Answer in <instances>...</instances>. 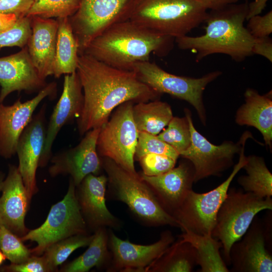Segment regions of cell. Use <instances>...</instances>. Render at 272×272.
I'll use <instances>...</instances> for the list:
<instances>
[{
  "label": "cell",
  "instance_id": "obj_1",
  "mask_svg": "<svg viewBox=\"0 0 272 272\" xmlns=\"http://www.w3.org/2000/svg\"><path fill=\"white\" fill-rule=\"evenodd\" d=\"M77 73L84 95V106L78 118L80 135L100 128L121 104L159 100L162 94L141 82L133 71L118 69L86 53L79 55Z\"/></svg>",
  "mask_w": 272,
  "mask_h": 272
},
{
  "label": "cell",
  "instance_id": "obj_2",
  "mask_svg": "<svg viewBox=\"0 0 272 272\" xmlns=\"http://www.w3.org/2000/svg\"><path fill=\"white\" fill-rule=\"evenodd\" d=\"M175 38L144 28L129 20L117 23L95 38L83 53L113 67L132 71L133 65L149 61L152 53L164 56Z\"/></svg>",
  "mask_w": 272,
  "mask_h": 272
},
{
  "label": "cell",
  "instance_id": "obj_3",
  "mask_svg": "<svg viewBox=\"0 0 272 272\" xmlns=\"http://www.w3.org/2000/svg\"><path fill=\"white\" fill-rule=\"evenodd\" d=\"M248 0L210 10L203 22L205 33L198 36L187 35L175 38L179 48L194 52L197 61L216 53L227 55L237 62L252 54L254 38L244 23L246 20Z\"/></svg>",
  "mask_w": 272,
  "mask_h": 272
},
{
  "label": "cell",
  "instance_id": "obj_4",
  "mask_svg": "<svg viewBox=\"0 0 272 272\" xmlns=\"http://www.w3.org/2000/svg\"><path fill=\"white\" fill-rule=\"evenodd\" d=\"M208 12L201 0H134L128 20L176 38L202 23Z\"/></svg>",
  "mask_w": 272,
  "mask_h": 272
},
{
  "label": "cell",
  "instance_id": "obj_5",
  "mask_svg": "<svg viewBox=\"0 0 272 272\" xmlns=\"http://www.w3.org/2000/svg\"><path fill=\"white\" fill-rule=\"evenodd\" d=\"M101 158L111 194L124 203L138 220L148 226L179 228L177 220L162 208L139 174L126 170L109 158Z\"/></svg>",
  "mask_w": 272,
  "mask_h": 272
},
{
  "label": "cell",
  "instance_id": "obj_6",
  "mask_svg": "<svg viewBox=\"0 0 272 272\" xmlns=\"http://www.w3.org/2000/svg\"><path fill=\"white\" fill-rule=\"evenodd\" d=\"M265 210H272L271 197L262 198L251 192L229 188L211 234L222 243L227 263H230L232 245L242 238L256 215Z\"/></svg>",
  "mask_w": 272,
  "mask_h": 272
},
{
  "label": "cell",
  "instance_id": "obj_7",
  "mask_svg": "<svg viewBox=\"0 0 272 272\" xmlns=\"http://www.w3.org/2000/svg\"><path fill=\"white\" fill-rule=\"evenodd\" d=\"M251 135L244 132L242 135L241 149L238 163L229 177L215 188L205 193L191 190L181 207L173 215L182 231L189 230L199 235H211L215 226L218 210L225 199L230 185L238 172L247 162L244 148Z\"/></svg>",
  "mask_w": 272,
  "mask_h": 272
},
{
  "label": "cell",
  "instance_id": "obj_8",
  "mask_svg": "<svg viewBox=\"0 0 272 272\" xmlns=\"http://www.w3.org/2000/svg\"><path fill=\"white\" fill-rule=\"evenodd\" d=\"M88 229L81 212L76 186L71 178L66 195L52 206L45 222L21 238L23 241L35 242L37 245L30 250L31 253L40 256L51 244L73 235L88 234Z\"/></svg>",
  "mask_w": 272,
  "mask_h": 272
},
{
  "label": "cell",
  "instance_id": "obj_9",
  "mask_svg": "<svg viewBox=\"0 0 272 272\" xmlns=\"http://www.w3.org/2000/svg\"><path fill=\"white\" fill-rule=\"evenodd\" d=\"M132 71L138 78L158 93H166L190 104L196 110L203 124L206 123L203 93L207 85L221 74L213 71L198 78L179 76L168 73L155 62H139Z\"/></svg>",
  "mask_w": 272,
  "mask_h": 272
},
{
  "label": "cell",
  "instance_id": "obj_10",
  "mask_svg": "<svg viewBox=\"0 0 272 272\" xmlns=\"http://www.w3.org/2000/svg\"><path fill=\"white\" fill-rule=\"evenodd\" d=\"M134 103L118 106L100 129L96 149L100 157L109 158L126 170L137 173L134 166L139 131L133 120Z\"/></svg>",
  "mask_w": 272,
  "mask_h": 272
},
{
  "label": "cell",
  "instance_id": "obj_11",
  "mask_svg": "<svg viewBox=\"0 0 272 272\" xmlns=\"http://www.w3.org/2000/svg\"><path fill=\"white\" fill-rule=\"evenodd\" d=\"M134 0H81L69 18L79 55L89 43L112 25L128 20Z\"/></svg>",
  "mask_w": 272,
  "mask_h": 272
},
{
  "label": "cell",
  "instance_id": "obj_12",
  "mask_svg": "<svg viewBox=\"0 0 272 272\" xmlns=\"http://www.w3.org/2000/svg\"><path fill=\"white\" fill-rule=\"evenodd\" d=\"M191 133V144L189 148L179 156L189 160L194 169V182L212 175H218L233 164L235 155L239 154L242 146V138L234 143L225 141L216 146L196 130L190 111L185 109Z\"/></svg>",
  "mask_w": 272,
  "mask_h": 272
},
{
  "label": "cell",
  "instance_id": "obj_13",
  "mask_svg": "<svg viewBox=\"0 0 272 272\" xmlns=\"http://www.w3.org/2000/svg\"><path fill=\"white\" fill-rule=\"evenodd\" d=\"M108 230V246L111 255L110 265L106 270L108 272H146L174 241L169 231L162 232L157 242L141 245L123 240L110 229Z\"/></svg>",
  "mask_w": 272,
  "mask_h": 272
},
{
  "label": "cell",
  "instance_id": "obj_14",
  "mask_svg": "<svg viewBox=\"0 0 272 272\" xmlns=\"http://www.w3.org/2000/svg\"><path fill=\"white\" fill-rule=\"evenodd\" d=\"M100 128H94L85 133L76 146L51 157L52 165L48 172L52 177L69 174L76 187L88 175H98L102 168L101 158L96 149Z\"/></svg>",
  "mask_w": 272,
  "mask_h": 272
},
{
  "label": "cell",
  "instance_id": "obj_15",
  "mask_svg": "<svg viewBox=\"0 0 272 272\" xmlns=\"http://www.w3.org/2000/svg\"><path fill=\"white\" fill-rule=\"evenodd\" d=\"M56 84H47L32 99L22 102L18 99L6 106L0 103V156L10 158L16 154L18 140L33 116L38 105L45 98L56 96Z\"/></svg>",
  "mask_w": 272,
  "mask_h": 272
},
{
  "label": "cell",
  "instance_id": "obj_16",
  "mask_svg": "<svg viewBox=\"0 0 272 272\" xmlns=\"http://www.w3.org/2000/svg\"><path fill=\"white\" fill-rule=\"evenodd\" d=\"M46 110V105L44 104L33 116L20 135L16 148L18 169L30 200L38 191L36 174L45 140Z\"/></svg>",
  "mask_w": 272,
  "mask_h": 272
},
{
  "label": "cell",
  "instance_id": "obj_17",
  "mask_svg": "<svg viewBox=\"0 0 272 272\" xmlns=\"http://www.w3.org/2000/svg\"><path fill=\"white\" fill-rule=\"evenodd\" d=\"M83 106L82 86L77 71L65 75L62 92L54 107L46 129L45 140L39 167L47 165L52 157V147L57 134L64 125L80 116Z\"/></svg>",
  "mask_w": 272,
  "mask_h": 272
},
{
  "label": "cell",
  "instance_id": "obj_18",
  "mask_svg": "<svg viewBox=\"0 0 272 272\" xmlns=\"http://www.w3.org/2000/svg\"><path fill=\"white\" fill-rule=\"evenodd\" d=\"M186 160L180 162L177 167L159 175L149 176L139 174L162 208L172 216L192 190L194 169L192 163Z\"/></svg>",
  "mask_w": 272,
  "mask_h": 272
},
{
  "label": "cell",
  "instance_id": "obj_19",
  "mask_svg": "<svg viewBox=\"0 0 272 272\" xmlns=\"http://www.w3.org/2000/svg\"><path fill=\"white\" fill-rule=\"evenodd\" d=\"M107 178L90 174L77 186V197L81 214L88 228L94 232L100 228L119 229L122 223L108 209L105 195Z\"/></svg>",
  "mask_w": 272,
  "mask_h": 272
},
{
  "label": "cell",
  "instance_id": "obj_20",
  "mask_svg": "<svg viewBox=\"0 0 272 272\" xmlns=\"http://www.w3.org/2000/svg\"><path fill=\"white\" fill-rule=\"evenodd\" d=\"M265 237L261 223L253 220L242 239L232 245L230 256L233 271H272V257L266 248Z\"/></svg>",
  "mask_w": 272,
  "mask_h": 272
},
{
  "label": "cell",
  "instance_id": "obj_21",
  "mask_svg": "<svg viewBox=\"0 0 272 272\" xmlns=\"http://www.w3.org/2000/svg\"><path fill=\"white\" fill-rule=\"evenodd\" d=\"M47 84L34 66L27 46L16 53L0 58V103L13 92H39Z\"/></svg>",
  "mask_w": 272,
  "mask_h": 272
},
{
  "label": "cell",
  "instance_id": "obj_22",
  "mask_svg": "<svg viewBox=\"0 0 272 272\" xmlns=\"http://www.w3.org/2000/svg\"><path fill=\"white\" fill-rule=\"evenodd\" d=\"M0 197V226L20 237L28 231L25 218L30 201L18 167L10 165Z\"/></svg>",
  "mask_w": 272,
  "mask_h": 272
},
{
  "label": "cell",
  "instance_id": "obj_23",
  "mask_svg": "<svg viewBox=\"0 0 272 272\" xmlns=\"http://www.w3.org/2000/svg\"><path fill=\"white\" fill-rule=\"evenodd\" d=\"M30 17L32 32L26 46L39 76L45 80L53 75L58 23L53 18Z\"/></svg>",
  "mask_w": 272,
  "mask_h": 272
},
{
  "label": "cell",
  "instance_id": "obj_24",
  "mask_svg": "<svg viewBox=\"0 0 272 272\" xmlns=\"http://www.w3.org/2000/svg\"><path fill=\"white\" fill-rule=\"evenodd\" d=\"M245 103L238 109L235 121L240 125L253 126L262 135L265 145L272 148L271 91L261 95L253 89L244 93Z\"/></svg>",
  "mask_w": 272,
  "mask_h": 272
},
{
  "label": "cell",
  "instance_id": "obj_25",
  "mask_svg": "<svg viewBox=\"0 0 272 272\" xmlns=\"http://www.w3.org/2000/svg\"><path fill=\"white\" fill-rule=\"evenodd\" d=\"M56 20L58 29L52 75L59 78L62 75L77 71L79 54L78 43L69 18Z\"/></svg>",
  "mask_w": 272,
  "mask_h": 272
},
{
  "label": "cell",
  "instance_id": "obj_26",
  "mask_svg": "<svg viewBox=\"0 0 272 272\" xmlns=\"http://www.w3.org/2000/svg\"><path fill=\"white\" fill-rule=\"evenodd\" d=\"M111 260L107 228L96 230L87 250L61 268L63 272H87L92 268L107 269Z\"/></svg>",
  "mask_w": 272,
  "mask_h": 272
},
{
  "label": "cell",
  "instance_id": "obj_27",
  "mask_svg": "<svg viewBox=\"0 0 272 272\" xmlns=\"http://www.w3.org/2000/svg\"><path fill=\"white\" fill-rule=\"evenodd\" d=\"M179 237L189 243L195 249L197 265L201 272H229L226 263L221 257L220 241L212 235H199L185 230Z\"/></svg>",
  "mask_w": 272,
  "mask_h": 272
},
{
  "label": "cell",
  "instance_id": "obj_28",
  "mask_svg": "<svg viewBox=\"0 0 272 272\" xmlns=\"http://www.w3.org/2000/svg\"><path fill=\"white\" fill-rule=\"evenodd\" d=\"M132 115L137 129L157 135L167 126L173 117L170 105L155 100L134 104Z\"/></svg>",
  "mask_w": 272,
  "mask_h": 272
},
{
  "label": "cell",
  "instance_id": "obj_29",
  "mask_svg": "<svg viewBox=\"0 0 272 272\" xmlns=\"http://www.w3.org/2000/svg\"><path fill=\"white\" fill-rule=\"evenodd\" d=\"M197 265L194 247L180 238L172 243L146 272H190Z\"/></svg>",
  "mask_w": 272,
  "mask_h": 272
},
{
  "label": "cell",
  "instance_id": "obj_30",
  "mask_svg": "<svg viewBox=\"0 0 272 272\" xmlns=\"http://www.w3.org/2000/svg\"><path fill=\"white\" fill-rule=\"evenodd\" d=\"M242 169L246 171L247 175L240 176L237 181L244 190L260 197H271L272 174L263 158L255 155H249Z\"/></svg>",
  "mask_w": 272,
  "mask_h": 272
},
{
  "label": "cell",
  "instance_id": "obj_31",
  "mask_svg": "<svg viewBox=\"0 0 272 272\" xmlns=\"http://www.w3.org/2000/svg\"><path fill=\"white\" fill-rule=\"evenodd\" d=\"M93 235L78 234L73 235L49 246L44 251L43 256L53 271L64 262L75 250L86 247L90 243Z\"/></svg>",
  "mask_w": 272,
  "mask_h": 272
},
{
  "label": "cell",
  "instance_id": "obj_32",
  "mask_svg": "<svg viewBox=\"0 0 272 272\" xmlns=\"http://www.w3.org/2000/svg\"><path fill=\"white\" fill-rule=\"evenodd\" d=\"M81 0H33L26 16L44 18H70L78 9Z\"/></svg>",
  "mask_w": 272,
  "mask_h": 272
},
{
  "label": "cell",
  "instance_id": "obj_33",
  "mask_svg": "<svg viewBox=\"0 0 272 272\" xmlns=\"http://www.w3.org/2000/svg\"><path fill=\"white\" fill-rule=\"evenodd\" d=\"M179 154L186 150L191 144L189 124L186 116L173 117L167 127L157 135Z\"/></svg>",
  "mask_w": 272,
  "mask_h": 272
},
{
  "label": "cell",
  "instance_id": "obj_34",
  "mask_svg": "<svg viewBox=\"0 0 272 272\" xmlns=\"http://www.w3.org/2000/svg\"><path fill=\"white\" fill-rule=\"evenodd\" d=\"M0 250L12 263H20L32 255L21 237L4 226H0Z\"/></svg>",
  "mask_w": 272,
  "mask_h": 272
},
{
  "label": "cell",
  "instance_id": "obj_35",
  "mask_svg": "<svg viewBox=\"0 0 272 272\" xmlns=\"http://www.w3.org/2000/svg\"><path fill=\"white\" fill-rule=\"evenodd\" d=\"M148 154H156L171 157L177 160L179 154L170 145L159 139L157 135L145 132H139L134 159Z\"/></svg>",
  "mask_w": 272,
  "mask_h": 272
},
{
  "label": "cell",
  "instance_id": "obj_36",
  "mask_svg": "<svg viewBox=\"0 0 272 272\" xmlns=\"http://www.w3.org/2000/svg\"><path fill=\"white\" fill-rule=\"evenodd\" d=\"M31 19L24 16L18 19L11 28L0 32V49L5 47L26 46L31 34Z\"/></svg>",
  "mask_w": 272,
  "mask_h": 272
},
{
  "label": "cell",
  "instance_id": "obj_37",
  "mask_svg": "<svg viewBox=\"0 0 272 272\" xmlns=\"http://www.w3.org/2000/svg\"><path fill=\"white\" fill-rule=\"evenodd\" d=\"M143 174L152 176L164 173L175 167L177 160L165 155L148 154L139 158Z\"/></svg>",
  "mask_w": 272,
  "mask_h": 272
},
{
  "label": "cell",
  "instance_id": "obj_38",
  "mask_svg": "<svg viewBox=\"0 0 272 272\" xmlns=\"http://www.w3.org/2000/svg\"><path fill=\"white\" fill-rule=\"evenodd\" d=\"M0 271L6 272H52L43 256L31 255L25 261L20 263H11L0 267Z\"/></svg>",
  "mask_w": 272,
  "mask_h": 272
},
{
  "label": "cell",
  "instance_id": "obj_39",
  "mask_svg": "<svg viewBox=\"0 0 272 272\" xmlns=\"http://www.w3.org/2000/svg\"><path fill=\"white\" fill-rule=\"evenodd\" d=\"M246 28L254 38L268 37L272 32V11L248 20Z\"/></svg>",
  "mask_w": 272,
  "mask_h": 272
},
{
  "label": "cell",
  "instance_id": "obj_40",
  "mask_svg": "<svg viewBox=\"0 0 272 272\" xmlns=\"http://www.w3.org/2000/svg\"><path fill=\"white\" fill-rule=\"evenodd\" d=\"M33 0H0V13L25 16Z\"/></svg>",
  "mask_w": 272,
  "mask_h": 272
},
{
  "label": "cell",
  "instance_id": "obj_41",
  "mask_svg": "<svg viewBox=\"0 0 272 272\" xmlns=\"http://www.w3.org/2000/svg\"><path fill=\"white\" fill-rule=\"evenodd\" d=\"M252 53L261 55L272 62V41L268 37L254 38Z\"/></svg>",
  "mask_w": 272,
  "mask_h": 272
},
{
  "label": "cell",
  "instance_id": "obj_42",
  "mask_svg": "<svg viewBox=\"0 0 272 272\" xmlns=\"http://www.w3.org/2000/svg\"><path fill=\"white\" fill-rule=\"evenodd\" d=\"M268 0H254L248 4L246 20L249 18L259 15L266 7Z\"/></svg>",
  "mask_w": 272,
  "mask_h": 272
},
{
  "label": "cell",
  "instance_id": "obj_43",
  "mask_svg": "<svg viewBox=\"0 0 272 272\" xmlns=\"http://www.w3.org/2000/svg\"><path fill=\"white\" fill-rule=\"evenodd\" d=\"M19 18L15 14L0 13V32L11 28Z\"/></svg>",
  "mask_w": 272,
  "mask_h": 272
},
{
  "label": "cell",
  "instance_id": "obj_44",
  "mask_svg": "<svg viewBox=\"0 0 272 272\" xmlns=\"http://www.w3.org/2000/svg\"><path fill=\"white\" fill-rule=\"evenodd\" d=\"M207 6L208 10H216L228 5L235 4L239 0H201Z\"/></svg>",
  "mask_w": 272,
  "mask_h": 272
},
{
  "label": "cell",
  "instance_id": "obj_45",
  "mask_svg": "<svg viewBox=\"0 0 272 272\" xmlns=\"http://www.w3.org/2000/svg\"><path fill=\"white\" fill-rule=\"evenodd\" d=\"M6 259H7L6 257L3 252L0 250V266L3 263Z\"/></svg>",
  "mask_w": 272,
  "mask_h": 272
},
{
  "label": "cell",
  "instance_id": "obj_46",
  "mask_svg": "<svg viewBox=\"0 0 272 272\" xmlns=\"http://www.w3.org/2000/svg\"><path fill=\"white\" fill-rule=\"evenodd\" d=\"M4 180V174L0 172V192L2 191L3 182Z\"/></svg>",
  "mask_w": 272,
  "mask_h": 272
}]
</instances>
